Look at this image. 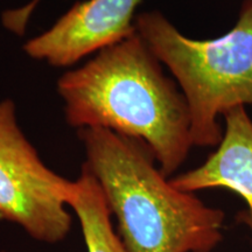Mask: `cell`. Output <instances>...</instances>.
Returning <instances> with one entry per match:
<instances>
[{
	"mask_svg": "<svg viewBox=\"0 0 252 252\" xmlns=\"http://www.w3.org/2000/svg\"><path fill=\"white\" fill-rule=\"evenodd\" d=\"M68 124L106 128L146 143L165 176L194 146L186 97L137 31L58 81Z\"/></svg>",
	"mask_w": 252,
	"mask_h": 252,
	"instance_id": "obj_1",
	"label": "cell"
},
{
	"mask_svg": "<svg viewBox=\"0 0 252 252\" xmlns=\"http://www.w3.org/2000/svg\"><path fill=\"white\" fill-rule=\"evenodd\" d=\"M78 137L128 252H210L220 243L224 213L175 188L145 141L99 127Z\"/></svg>",
	"mask_w": 252,
	"mask_h": 252,
	"instance_id": "obj_2",
	"label": "cell"
},
{
	"mask_svg": "<svg viewBox=\"0 0 252 252\" xmlns=\"http://www.w3.org/2000/svg\"><path fill=\"white\" fill-rule=\"evenodd\" d=\"M134 27L178 81L190 111L194 146H219V116L252 104V0H244L234 28L217 39L185 36L157 11L135 17Z\"/></svg>",
	"mask_w": 252,
	"mask_h": 252,
	"instance_id": "obj_3",
	"label": "cell"
},
{
	"mask_svg": "<svg viewBox=\"0 0 252 252\" xmlns=\"http://www.w3.org/2000/svg\"><path fill=\"white\" fill-rule=\"evenodd\" d=\"M71 181L40 159L17 121L13 100L0 102V220L20 225L46 243L67 237Z\"/></svg>",
	"mask_w": 252,
	"mask_h": 252,
	"instance_id": "obj_4",
	"label": "cell"
},
{
	"mask_svg": "<svg viewBox=\"0 0 252 252\" xmlns=\"http://www.w3.org/2000/svg\"><path fill=\"white\" fill-rule=\"evenodd\" d=\"M141 0H86L76 2L56 23L24 46L32 59L69 67L135 31L134 12Z\"/></svg>",
	"mask_w": 252,
	"mask_h": 252,
	"instance_id": "obj_5",
	"label": "cell"
},
{
	"mask_svg": "<svg viewBox=\"0 0 252 252\" xmlns=\"http://www.w3.org/2000/svg\"><path fill=\"white\" fill-rule=\"evenodd\" d=\"M225 130L217 150L197 168L171 180L187 193L208 188H226L248 203L252 216V121L244 105L223 115Z\"/></svg>",
	"mask_w": 252,
	"mask_h": 252,
	"instance_id": "obj_6",
	"label": "cell"
},
{
	"mask_svg": "<svg viewBox=\"0 0 252 252\" xmlns=\"http://www.w3.org/2000/svg\"><path fill=\"white\" fill-rule=\"evenodd\" d=\"M68 206L80 220L88 252H128L113 230L102 189L86 165L77 180L71 181Z\"/></svg>",
	"mask_w": 252,
	"mask_h": 252,
	"instance_id": "obj_7",
	"label": "cell"
},
{
	"mask_svg": "<svg viewBox=\"0 0 252 252\" xmlns=\"http://www.w3.org/2000/svg\"><path fill=\"white\" fill-rule=\"evenodd\" d=\"M39 1L40 0H33L25 7L8 11L7 13H5L4 17H2V21H4L5 26L8 30L17 33L18 35H23L25 30H26L28 19H30L31 14L33 13L36 5L39 4Z\"/></svg>",
	"mask_w": 252,
	"mask_h": 252,
	"instance_id": "obj_8",
	"label": "cell"
},
{
	"mask_svg": "<svg viewBox=\"0 0 252 252\" xmlns=\"http://www.w3.org/2000/svg\"><path fill=\"white\" fill-rule=\"evenodd\" d=\"M239 217H241V220H243L244 223H247V224L250 226L251 230H252V216L250 215V214H247V213H242L241 215H239Z\"/></svg>",
	"mask_w": 252,
	"mask_h": 252,
	"instance_id": "obj_9",
	"label": "cell"
}]
</instances>
